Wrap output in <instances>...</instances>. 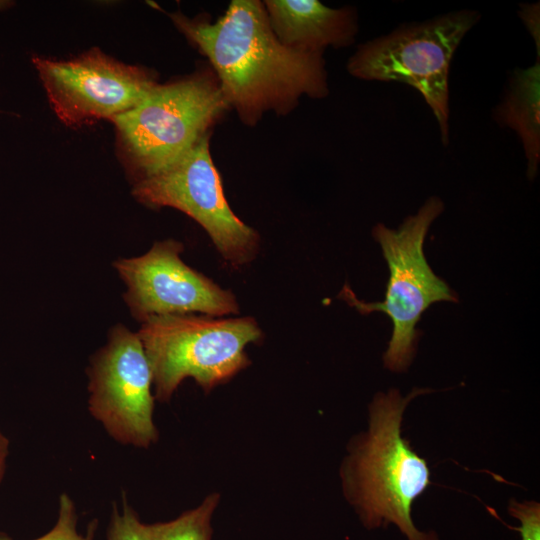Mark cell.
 <instances>
[{
  "mask_svg": "<svg viewBox=\"0 0 540 540\" xmlns=\"http://www.w3.org/2000/svg\"><path fill=\"white\" fill-rule=\"evenodd\" d=\"M428 391L378 393L369 406L368 430L353 441L341 471L345 495L363 524L371 529L394 523L408 540H438L412 521V504L431 484L430 470L401 436L406 406Z\"/></svg>",
  "mask_w": 540,
  "mask_h": 540,
  "instance_id": "7a4b0ae2",
  "label": "cell"
},
{
  "mask_svg": "<svg viewBox=\"0 0 540 540\" xmlns=\"http://www.w3.org/2000/svg\"><path fill=\"white\" fill-rule=\"evenodd\" d=\"M32 62L53 111L67 126L111 120L135 107L157 84L147 70L99 49L69 60L35 56Z\"/></svg>",
  "mask_w": 540,
  "mask_h": 540,
  "instance_id": "9c48e42d",
  "label": "cell"
},
{
  "mask_svg": "<svg viewBox=\"0 0 540 540\" xmlns=\"http://www.w3.org/2000/svg\"><path fill=\"white\" fill-rule=\"evenodd\" d=\"M519 16L531 34L540 58V5L537 3L521 4Z\"/></svg>",
  "mask_w": 540,
  "mask_h": 540,
  "instance_id": "e0dca14e",
  "label": "cell"
},
{
  "mask_svg": "<svg viewBox=\"0 0 540 540\" xmlns=\"http://www.w3.org/2000/svg\"><path fill=\"white\" fill-rule=\"evenodd\" d=\"M480 13L463 9L404 24L358 47L348 72L368 81L401 82L417 90L432 110L441 141L449 143V72L452 58Z\"/></svg>",
  "mask_w": 540,
  "mask_h": 540,
  "instance_id": "8992f818",
  "label": "cell"
},
{
  "mask_svg": "<svg viewBox=\"0 0 540 540\" xmlns=\"http://www.w3.org/2000/svg\"><path fill=\"white\" fill-rule=\"evenodd\" d=\"M137 334L160 402L169 401L187 378L206 392L227 382L250 364L246 347L263 336L253 317L203 314L154 316Z\"/></svg>",
  "mask_w": 540,
  "mask_h": 540,
  "instance_id": "3957f363",
  "label": "cell"
},
{
  "mask_svg": "<svg viewBox=\"0 0 540 540\" xmlns=\"http://www.w3.org/2000/svg\"><path fill=\"white\" fill-rule=\"evenodd\" d=\"M170 17L208 58L229 107L248 125L269 110L287 113L302 95L323 98L329 92L322 53L283 45L259 1L234 0L214 23L180 13Z\"/></svg>",
  "mask_w": 540,
  "mask_h": 540,
  "instance_id": "6da1fadb",
  "label": "cell"
},
{
  "mask_svg": "<svg viewBox=\"0 0 540 540\" xmlns=\"http://www.w3.org/2000/svg\"><path fill=\"white\" fill-rule=\"evenodd\" d=\"M219 496H207L197 507L183 512L175 519L146 524L147 540H211V520Z\"/></svg>",
  "mask_w": 540,
  "mask_h": 540,
  "instance_id": "4fadbf2b",
  "label": "cell"
},
{
  "mask_svg": "<svg viewBox=\"0 0 540 540\" xmlns=\"http://www.w3.org/2000/svg\"><path fill=\"white\" fill-rule=\"evenodd\" d=\"M9 446V439L0 428V485L3 482L6 473Z\"/></svg>",
  "mask_w": 540,
  "mask_h": 540,
  "instance_id": "ac0fdd59",
  "label": "cell"
},
{
  "mask_svg": "<svg viewBox=\"0 0 540 540\" xmlns=\"http://www.w3.org/2000/svg\"><path fill=\"white\" fill-rule=\"evenodd\" d=\"M264 7L277 39L286 47L323 52L353 43L358 30L352 8L325 6L317 0H268Z\"/></svg>",
  "mask_w": 540,
  "mask_h": 540,
  "instance_id": "8fae6325",
  "label": "cell"
},
{
  "mask_svg": "<svg viewBox=\"0 0 540 540\" xmlns=\"http://www.w3.org/2000/svg\"><path fill=\"white\" fill-rule=\"evenodd\" d=\"M183 249L181 242L166 239L143 255L114 261L126 284L124 301L140 323L163 315L239 313L236 296L185 264L180 256Z\"/></svg>",
  "mask_w": 540,
  "mask_h": 540,
  "instance_id": "30bf717a",
  "label": "cell"
},
{
  "mask_svg": "<svg viewBox=\"0 0 540 540\" xmlns=\"http://www.w3.org/2000/svg\"><path fill=\"white\" fill-rule=\"evenodd\" d=\"M210 133L161 171L133 184V197L148 207L175 208L195 220L232 267L251 263L260 236L230 208L209 149Z\"/></svg>",
  "mask_w": 540,
  "mask_h": 540,
  "instance_id": "52a82bcc",
  "label": "cell"
},
{
  "mask_svg": "<svg viewBox=\"0 0 540 540\" xmlns=\"http://www.w3.org/2000/svg\"><path fill=\"white\" fill-rule=\"evenodd\" d=\"M106 540H147L146 523L140 520L124 494L121 507L113 505Z\"/></svg>",
  "mask_w": 540,
  "mask_h": 540,
  "instance_id": "9a60e30c",
  "label": "cell"
},
{
  "mask_svg": "<svg viewBox=\"0 0 540 540\" xmlns=\"http://www.w3.org/2000/svg\"><path fill=\"white\" fill-rule=\"evenodd\" d=\"M11 4L12 3L10 1L0 0V10L11 6Z\"/></svg>",
  "mask_w": 540,
  "mask_h": 540,
  "instance_id": "d6986e66",
  "label": "cell"
},
{
  "mask_svg": "<svg viewBox=\"0 0 540 540\" xmlns=\"http://www.w3.org/2000/svg\"><path fill=\"white\" fill-rule=\"evenodd\" d=\"M443 210L442 200L433 196L397 229L381 223L373 228L390 272L383 302L359 300L347 285L339 294L361 314L377 311L389 316L393 331L383 359L385 367L395 372L410 365L418 338L416 325L429 306L458 301L455 292L432 271L423 251L429 227Z\"/></svg>",
  "mask_w": 540,
  "mask_h": 540,
  "instance_id": "5b68a950",
  "label": "cell"
},
{
  "mask_svg": "<svg viewBox=\"0 0 540 540\" xmlns=\"http://www.w3.org/2000/svg\"><path fill=\"white\" fill-rule=\"evenodd\" d=\"M495 121L518 135L533 180L540 164V58L527 68L513 70L501 101L494 109Z\"/></svg>",
  "mask_w": 540,
  "mask_h": 540,
  "instance_id": "7c38bea8",
  "label": "cell"
},
{
  "mask_svg": "<svg viewBox=\"0 0 540 540\" xmlns=\"http://www.w3.org/2000/svg\"><path fill=\"white\" fill-rule=\"evenodd\" d=\"M508 511L510 515L520 521V526L513 527V530L521 534L522 540H540V505L538 502L519 503L512 500Z\"/></svg>",
  "mask_w": 540,
  "mask_h": 540,
  "instance_id": "2e32d148",
  "label": "cell"
},
{
  "mask_svg": "<svg viewBox=\"0 0 540 540\" xmlns=\"http://www.w3.org/2000/svg\"><path fill=\"white\" fill-rule=\"evenodd\" d=\"M78 515L73 499L66 493L59 496L58 513L54 526L45 534L32 540H91L93 530L88 536L78 531ZM0 540H13L5 534H0Z\"/></svg>",
  "mask_w": 540,
  "mask_h": 540,
  "instance_id": "5bb4252c",
  "label": "cell"
},
{
  "mask_svg": "<svg viewBox=\"0 0 540 540\" xmlns=\"http://www.w3.org/2000/svg\"><path fill=\"white\" fill-rule=\"evenodd\" d=\"M88 410L121 445L149 448L158 439L152 372L142 342L124 325L111 328L91 358Z\"/></svg>",
  "mask_w": 540,
  "mask_h": 540,
  "instance_id": "ba28073f",
  "label": "cell"
},
{
  "mask_svg": "<svg viewBox=\"0 0 540 540\" xmlns=\"http://www.w3.org/2000/svg\"><path fill=\"white\" fill-rule=\"evenodd\" d=\"M229 105L208 74L156 84L132 109L111 119L134 183L166 168L203 135Z\"/></svg>",
  "mask_w": 540,
  "mask_h": 540,
  "instance_id": "277c9868",
  "label": "cell"
}]
</instances>
